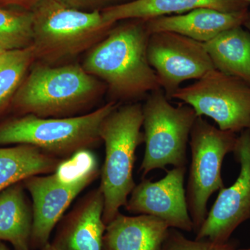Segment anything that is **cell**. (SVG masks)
I'll use <instances>...</instances> for the list:
<instances>
[{"label":"cell","mask_w":250,"mask_h":250,"mask_svg":"<svg viewBox=\"0 0 250 250\" xmlns=\"http://www.w3.org/2000/svg\"><path fill=\"white\" fill-rule=\"evenodd\" d=\"M149 36L146 21L129 20L86 52L82 67L106 84L113 101L133 102L161 89L148 61Z\"/></svg>","instance_id":"1"},{"label":"cell","mask_w":250,"mask_h":250,"mask_svg":"<svg viewBox=\"0 0 250 250\" xmlns=\"http://www.w3.org/2000/svg\"><path fill=\"white\" fill-rule=\"evenodd\" d=\"M242 1L247 3V4H250V0H241Z\"/></svg>","instance_id":"29"},{"label":"cell","mask_w":250,"mask_h":250,"mask_svg":"<svg viewBox=\"0 0 250 250\" xmlns=\"http://www.w3.org/2000/svg\"><path fill=\"white\" fill-rule=\"evenodd\" d=\"M172 99L193 108L198 117L211 118L223 131L250 129V84L213 70L192 84L179 88Z\"/></svg>","instance_id":"8"},{"label":"cell","mask_w":250,"mask_h":250,"mask_svg":"<svg viewBox=\"0 0 250 250\" xmlns=\"http://www.w3.org/2000/svg\"><path fill=\"white\" fill-rule=\"evenodd\" d=\"M237 250L235 249V250ZM250 250V249H248V250Z\"/></svg>","instance_id":"30"},{"label":"cell","mask_w":250,"mask_h":250,"mask_svg":"<svg viewBox=\"0 0 250 250\" xmlns=\"http://www.w3.org/2000/svg\"><path fill=\"white\" fill-rule=\"evenodd\" d=\"M62 160L28 145L0 148V192L33 176L54 172Z\"/></svg>","instance_id":"19"},{"label":"cell","mask_w":250,"mask_h":250,"mask_svg":"<svg viewBox=\"0 0 250 250\" xmlns=\"http://www.w3.org/2000/svg\"><path fill=\"white\" fill-rule=\"evenodd\" d=\"M233 152L241 166L239 175L231 187L220 190L196 240L228 243L236 229L250 219V129L241 131Z\"/></svg>","instance_id":"10"},{"label":"cell","mask_w":250,"mask_h":250,"mask_svg":"<svg viewBox=\"0 0 250 250\" xmlns=\"http://www.w3.org/2000/svg\"><path fill=\"white\" fill-rule=\"evenodd\" d=\"M237 139L236 133L216 128L202 117H197L194 123L189 139L191 164L186 192L195 233L208 214L210 197L225 187L222 166L225 156L233 152Z\"/></svg>","instance_id":"7"},{"label":"cell","mask_w":250,"mask_h":250,"mask_svg":"<svg viewBox=\"0 0 250 250\" xmlns=\"http://www.w3.org/2000/svg\"><path fill=\"white\" fill-rule=\"evenodd\" d=\"M41 0H0V7H15L31 11Z\"/></svg>","instance_id":"24"},{"label":"cell","mask_w":250,"mask_h":250,"mask_svg":"<svg viewBox=\"0 0 250 250\" xmlns=\"http://www.w3.org/2000/svg\"><path fill=\"white\" fill-rule=\"evenodd\" d=\"M236 245L228 241L216 244L203 240H190L176 229L170 228L161 250H233Z\"/></svg>","instance_id":"22"},{"label":"cell","mask_w":250,"mask_h":250,"mask_svg":"<svg viewBox=\"0 0 250 250\" xmlns=\"http://www.w3.org/2000/svg\"><path fill=\"white\" fill-rule=\"evenodd\" d=\"M5 51V49L3 48L2 47H1V45H0V54H2L3 52H4Z\"/></svg>","instance_id":"28"},{"label":"cell","mask_w":250,"mask_h":250,"mask_svg":"<svg viewBox=\"0 0 250 250\" xmlns=\"http://www.w3.org/2000/svg\"><path fill=\"white\" fill-rule=\"evenodd\" d=\"M100 173L99 170H94L72 181L62 180L54 173L23 181L32 199L31 250L42 249L49 243L51 233L64 212Z\"/></svg>","instance_id":"11"},{"label":"cell","mask_w":250,"mask_h":250,"mask_svg":"<svg viewBox=\"0 0 250 250\" xmlns=\"http://www.w3.org/2000/svg\"><path fill=\"white\" fill-rule=\"evenodd\" d=\"M100 187L85 195L59 223L53 241L57 250H103L106 225Z\"/></svg>","instance_id":"13"},{"label":"cell","mask_w":250,"mask_h":250,"mask_svg":"<svg viewBox=\"0 0 250 250\" xmlns=\"http://www.w3.org/2000/svg\"><path fill=\"white\" fill-rule=\"evenodd\" d=\"M39 250H57L55 249V248H54V246H52V244H51L50 243H48V244L47 245V246H45L44 247V248H42V249Z\"/></svg>","instance_id":"26"},{"label":"cell","mask_w":250,"mask_h":250,"mask_svg":"<svg viewBox=\"0 0 250 250\" xmlns=\"http://www.w3.org/2000/svg\"><path fill=\"white\" fill-rule=\"evenodd\" d=\"M32 42V12L0 7V45L11 50L29 47Z\"/></svg>","instance_id":"21"},{"label":"cell","mask_w":250,"mask_h":250,"mask_svg":"<svg viewBox=\"0 0 250 250\" xmlns=\"http://www.w3.org/2000/svg\"><path fill=\"white\" fill-rule=\"evenodd\" d=\"M241 0H131L102 11L108 22L116 24L129 20L147 21L171 14H182L198 8H211L223 12L248 10Z\"/></svg>","instance_id":"16"},{"label":"cell","mask_w":250,"mask_h":250,"mask_svg":"<svg viewBox=\"0 0 250 250\" xmlns=\"http://www.w3.org/2000/svg\"><path fill=\"white\" fill-rule=\"evenodd\" d=\"M243 27L250 32V11L248 13V17H247L246 21H245L244 24H243Z\"/></svg>","instance_id":"25"},{"label":"cell","mask_w":250,"mask_h":250,"mask_svg":"<svg viewBox=\"0 0 250 250\" xmlns=\"http://www.w3.org/2000/svg\"><path fill=\"white\" fill-rule=\"evenodd\" d=\"M204 46L215 70L250 84V32L243 26L223 31Z\"/></svg>","instance_id":"18"},{"label":"cell","mask_w":250,"mask_h":250,"mask_svg":"<svg viewBox=\"0 0 250 250\" xmlns=\"http://www.w3.org/2000/svg\"><path fill=\"white\" fill-rule=\"evenodd\" d=\"M119 104L111 100L90 113L65 118L21 115L0 123V146L28 145L56 157H70L102 142L104 120Z\"/></svg>","instance_id":"5"},{"label":"cell","mask_w":250,"mask_h":250,"mask_svg":"<svg viewBox=\"0 0 250 250\" xmlns=\"http://www.w3.org/2000/svg\"><path fill=\"white\" fill-rule=\"evenodd\" d=\"M0 250H11L4 244V242L0 241Z\"/></svg>","instance_id":"27"},{"label":"cell","mask_w":250,"mask_h":250,"mask_svg":"<svg viewBox=\"0 0 250 250\" xmlns=\"http://www.w3.org/2000/svg\"><path fill=\"white\" fill-rule=\"evenodd\" d=\"M146 149L140 171L143 177L167 166L186 167L187 148L197 116L187 104L174 106L159 89L147 95L143 105Z\"/></svg>","instance_id":"6"},{"label":"cell","mask_w":250,"mask_h":250,"mask_svg":"<svg viewBox=\"0 0 250 250\" xmlns=\"http://www.w3.org/2000/svg\"><path fill=\"white\" fill-rule=\"evenodd\" d=\"M106 88L82 64L52 65L36 62L11 103L20 115L65 118L89 106Z\"/></svg>","instance_id":"2"},{"label":"cell","mask_w":250,"mask_h":250,"mask_svg":"<svg viewBox=\"0 0 250 250\" xmlns=\"http://www.w3.org/2000/svg\"><path fill=\"white\" fill-rule=\"evenodd\" d=\"M31 11L36 62L48 65L66 63L88 52L116 24L102 11H82L57 0H41Z\"/></svg>","instance_id":"3"},{"label":"cell","mask_w":250,"mask_h":250,"mask_svg":"<svg viewBox=\"0 0 250 250\" xmlns=\"http://www.w3.org/2000/svg\"><path fill=\"white\" fill-rule=\"evenodd\" d=\"M147 58L169 100L182 82L200 80L215 69L203 42L170 31L150 34Z\"/></svg>","instance_id":"9"},{"label":"cell","mask_w":250,"mask_h":250,"mask_svg":"<svg viewBox=\"0 0 250 250\" xmlns=\"http://www.w3.org/2000/svg\"><path fill=\"white\" fill-rule=\"evenodd\" d=\"M249 10L223 12L211 8H198L175 16H165L146 21L149 34L170 31L198 42H208L223 31L243 26Z\"/></svg>","instance_id":"14"},{"label":"cell","mask_w":250,"mask_h":250,"mask_svg":"<svg viewBox=\"0 0 250 250\" xmlns=\"http://www.w3.org/2000/svg\"><path fill=\"white\" fill-rule=\"evenodd\" d=\"M23 182L0 192V241L9 242L15 250H31L32 208Z\"/></svg>","instance_id":"17"},{"label":"cell","mask_w":250,"mask_h":250,"mask_svg":"<svg viewBox=\"0 0 250 250\" xmlns=\"http://www.w3.org/2000/svg\"><path fill=\"white\" fill-rule=\"evenodd\" d=\"M187 167H174L158 182L143 179L134 187L125 206L131 213L152 215L170 228L193 231L184 188Z\"/></svg>","instance_id":"12"},{"label":"cell","mask_w":250,"mask_h":250,"mask_svg":"<svg viewBox=\"0 0 250 250\" xmlns=\"http://www.w3.org/2000/svg\"><path fill=\"white\" fill-rule=\"evenodd\" d=\"M36 62L32 45L0 54V113L11 103L28 72Z\"/></svg>","instance_id":"20"},{"label":"cell","mask_w":250,"mask_h":250,"mask_svg":"<svg viewBox=\"0 0 250 250\" xmlns=\"http://www.w3.org/2000/svg\"><path fill=\"white\" fill-rule=\"evenodd\" d=\"M143 105L131 103L118 106L101 125L100 139L104 143L105 159L100 188L103 194V221L107 225L125 207L136 187L133 170L136 149L144 142Z\"/></svg>","instance_id":"4"},{"label":"cell","mask_w":250,"mask_h":250,"mask_svg":"<svg viewBox=\"0 0 250 250\" xmlns=\"http://www.w3.org/2000/svg\"><path fill=\"white\" fill-rule=\"evenodd\" d=\"M69 7L82 11H103L131 0H57Z\"/></svg>","instance_id":"23"},{"label":"cell","mask_w":250,"mask_h":250,"mask_svg":"<svg viewBox=\"0 0 250 250\" xmlns=\"http://www.w3.org/2000/svg\"><path fill=\"white\" fill-rule=\"evenodd\" d=\"M170 229L152 215L119 213L106 225L103 250H161Z\"/></svg>","instance_id":"15"}]
</instances>
